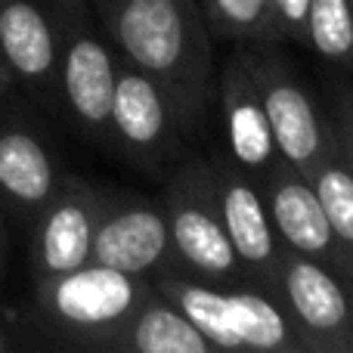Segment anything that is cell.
Here are the masks:
<instances>
[{"label":"cell","instance_id":"6da1fadb","mask_svg":"<svg viewBox=\"0 0 353 353\" xmlns=\"http://www.w3.org/2000/svg\"><path fill=\"white\" fill-rule=\"evenodd\" d=\"M118 59L171 97L186 140L201 137L214 109V34L201 0H105L93 10Z\"/></svg>","mask_w":353,"mask_h":353},{"label":"cell","instance_id":"7a4b0ae2","mask_svg":"<svg viewBox=\"0 0 353 353\" xmlns=\"http://www.w3.org/2000/svg\"><path fill=\"white\" fill-rule=\"evenodd\" d=\"M149 292V276L124 273L90 261L68 273L37 279L31 313L41 332H47L56 344L112 353L124 323Z\"/></svg>","mask_w":353,"mask_h":353},{"label":"cell","instance_id":"3957f363","mask_svg":"<svg viewBox=\"0 0 353 353\" xmlns=\"http://www.w3.org/2000/svg\"><path fill=\"white\" fill-rule=\"evenodd\" d=\"M152 288L165 294L217 350L304 353L279 298L257 285H211L180 273H155Z\"/></svg>","mask_w":353,"mask_h":353},{"label":"cell","instance_id":"277c9868","mask_svg":"<svg viewBox=\"0 0 353 353\" xmlns=\"http://www.w3.org/2000/svg\"><path fill=\"white\" fill-rule=\"evenodd\" d=\"M161 180V205L174 257L171 273L211 285H251L226 236L208 155L183 152Z\"/></svg>","mask_w":353,"mask_h":353},{"label":"cell","instance_id":"5b68a950","mask_svg":"<svg viewBox=\"0 0 353 353\" xmlns=\"http://www.w3.org/2000/svg\"><path fill=\"white\" fill-rule=\"evenodd\" d=\"M56 22V97L81 137L112 149L109 118L118 78V53L93 25L90 0H50Z\"/></svg>","mask_w":353,"mask_h":353},{"label":"cell","instance_id":"8992f818","mask_svg":"<svg viewBox=\"0 0 353 353\" xmlns=\"http://www.w3.org/2000/svg\"><path fill=\"white\" fill-rule=\"evenodd\" d=\"M239 47L257 81V93L279 159H285L301 174H310L335 140L332 124L323 118L316 99L298 78V72L285 62L279 43H239Z\"/></svg>","mask_w":353,"mask_h":353},{"label":"cell","instance_id":"52a82bcc","mask_svg":"<svg viewBox=\"0 0 353 353\" xmlns=\"http://www.w3.org/2000/svg\"><path fill=\"white\" fill-rule=\"evenodd\" d=\"M109 137L112 149L121 159L152 176H165L186 152V137L176 121L171 97L124 59H118Z\"/></svg>","mask_w":353,"mask_h":353},{"label":"cell","instance_id":"ba28073f","mask_svg":"<svg viewBox=\"0 0 353 353\" xmlns=\"http://www.w3.org/2000/svg\"><path fill=\"white\" fill-rule=\"evenodd\" d=\"M276 298L285 307L304 353H347L353 288L335 270L294 251H282Z\"/></svg>","mask_w":353,"mask_h":353},{"label":"cell","instance_id":"9c48e42d","mask_svg":"<svg viewBox=\"0 0 353 353\" xmlns=\"http://www.w3.org/2000/svg\"><path fill=\"white\" fill-rule=\"evenodd\" d=\"M90 261L124 273L149 276L174 270L171 236L161 199L128 189H105L90 245Z\"/></svg>","mask_w":353,"mask_h":353},{"label":"cell","instance_id":"30bf717a","mask_svg":"<svg viewBox=\"0 0 353 353\" xmlns=\"http://www.w3.org/2000/svg\"><path fill=\"white\" fill-rule=\"evenodd\" d=\"M208 165H211L214 186H217L226 236H230L245 276H248L251 285L263 288L276 298V270H279L285 248H282L279 236L270 223L261 183L245 168H239L226 152H211Z\"/></svg>","mask_w":353,"mask_h":353},{"label":"cell","instance_id":"8fae6325","mask_svg":"<svg viewBox=\"0 0 353 353\" xmlns=\"http://www.w3.org/2000/svg\"><path fill=\"white\" fill-rule=\"evenodd\" d=\"M105 201V186L65 174L53 199L31 220V279L78 270L90 263V245Z\"/></svg>","mask_w":353,"mask_h":353},{"label":"cell","instance_id":"7c38bea8","mask_svg":"<svg viewBox=\"0 0 353 353\" xmlns=\"http://www.w3.org/2000/svg\"><path fill=\"white\" fill-rule=\"evenodd\" d=\"M257 183H261L270 223H273L282 248L325 263L353 288V263L341 251L329 220H325V211L319 205L310 176L292 168L285 159H276L257 176Z\"/></svg>","mask_w":353,"mask_h":353},{"label":"cell","instance_id":"4fadbf2b","mask_svg":"<svg viewBox=\"0 0 353 353\" xmlns=\"http://www.w3.org/2000/svg\"><path fill=\"white\" fill-rule=\"evenodd\" d=\"M214 109H217V118L223 124L226 155L251 176H261L279 159V152H276L273 134H270V121L267 112H263L261 93H257V81L251 74V65L239 43L223 59V65L217 68Z\"/></svg>","mask_w":353,"mask_h":353},{"label":"cell","instance_id":"5bb4252c","mask_svg":"<svg viewBox=\"0 0 353 353\" xmlns=\"http://www.w3.org/2000/svg\"><path fill=\"white\" fill-rule=\"evenodd\" d=\"M0 56L12 81L41 103L56 97V22L50 0H0Z\"/></svg>","mask_w":353,"mask_h":353},{"label":"cell","instance_id":"9a60e30c","mask_svg":"<svg viewBox=\"0 0 353 353\" xmlns=\"http://www.w3.org/2000/svg\"><path fill=\"white\" fill-rule=\"evenodd\" d=\"M62 176L53 149L34 124L0 118V208L19 220H34L59 189Z\"/></svg>","mask_w":353,"mask_h":353},{"label":"cell","instance_id":"2e32d148","mask_svg":"<svg viewBox=\"0 0 353 353\" xmlns=\"http://www.w3.org/2000/svg\"><path fill=\"white\" fill-rule=\"evenodd\" d=\"M211 341L192 325L186 313H180L165 294H146L140 307L130 313L118 335L112 353H214Z\"/></svg>","mask_w":353,"mask_h":353},{"label":"cell","instance_id":"e0dca14e","mask_svg":"<svg viewBox=\"0 0 353 353\" xmlns=\"http://www.w3.org/2000/svg\"><path fill=\"white\" fill-rule=\"evenodd\" d=\"M307 176L316 189L319 205H323L338 245L353 263V165L341 152V146L332 140V146L325 149V155L313 165Z\"/></svg>","mask_w":353,"mask_h":353},{"label":"cell","instance_id":"ac0fdd59","mask_svg":"<svg viewBox=\"0 0 353 353\" xmlns=\"http://www.w3.org/2000/svg\"><path fill=\"white\" fill-rule=\"evenodd\" d=\"M323 62L353 72V10L350 0H310L307 43Z\"/></svg>","mask_w":353,"mask_h":353},{"label":"cell","instance_id":"d6986e66","mask_svg":"<svg viewBox=\"0 0 353 353\" xmlns=\"http://www.w3.org/2000/svg\"><path fill=\"white\" fill-rule=\"evenodd\" d=\"M201 10H205V22L217 41H230V43L276 41L270 0H201Z\"/></svg>","mask_w":353,"mask_h":353},{"label":"cell","instance_id":"ffe728a7","mask_svg":"<svg viewBox=\"0 0 353 353\" xmlns=\"http://www.w3.org/2000/svg\"><path fill=\"white\" fill-rule=\"evenodd\" d=\"M329 124L335 143L353 165V81H329Z\"/></svg>","mask_w":353,"mask_h":353},{"label":"cell","instance_id":"44dd1931","mask_svg":"<svg viewBox=\"0 0 353 353\" xmlns=\"http://www.w3.org/2000/svg\"><path fill=\"white\" fill-rule=\"evenodd\" d=\"M307 6H310V0H270L276 41L307 43Z\"/></svg>","mask_w":353,"mask_h":353},{"label":"cell","instance_id":"7402d4cb","mask_svg":"<svg viewBox=\"0 0 353 353\" xmlns=\"http://www.w3.org/2000/svg\"><path fill=\"white\" fill-rule=\"evenodd\" d=\"M12 84H16V81H12L10 68H6L3 56H0V99H3V97H6V93H10V90H12Z\"/></svg>","mask_w":353,"mask_h":353},{"label":"cell","instance_id":"603a6c76","mask_svg":"<svg viewBox=\"0 0 353 353\" xmlns=\"http://www.w3.org/2000/svg\"><path fill=\"white\" fill-rule=\"evenodd\" d=\"M3 257H6V242H3V214H0V276H3Z\"/></svg>","mask_w":353,"mask_h":353},{"label":"cell","instance_id":"cb8c5ba5","mask_svg":"<svg viewBox=\"0 0 353 353\" xmlns=\"http://www.w3.org/2000/svg\"><path fill=\"white\" fill-rule=\"evenodd\" d=\"M3 350H10V341H6V335H3V329H0V353Z\"/></svg>","mask_w":353,"mask_h":353},{"label":"cell","instance_id":"d4e9b609","mask_svg":"<svg viewBox=\"0 0 353 353\" xmlns=\"http://www.w3.org/2000/svg\"><path fill=\"white\" fill-rule=\"evenodd\" d=\"M347 353H353V323H350V332H347Z\"/></svg>","mask_w":353,"mask_h":353},{"label":"cell","instance_id":"484cf974","mask_svg":"<svg viewBox=\"0 0 353 353\" xmlns=\"http://www.w3.org/2000/svg\"><path fill=\"white\" fill-rule=\"evenodd\" d=\"M105 3V0H90V6H93V10H97V6H103Z\"/></svg>","mask_w":353,"mask_h":353},{"label":"cell","instance_id":"4316f807","mask_svg":"<svg viewBox=\"0 0 353 353\" xmlns=\"http://www.w3.org/2000/svg\"><path fill=\"white\" fill-rule=\"evenodd\" d=\"M350 10H353V0H350Z\"/></svg>","mask_w":353,"mask_h":353}]
</instances>
